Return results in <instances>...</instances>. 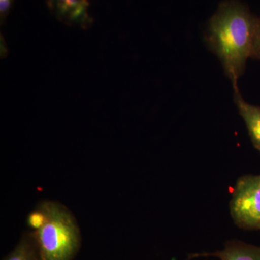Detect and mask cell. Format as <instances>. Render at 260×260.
<instances>
[{"label": "cell", "mask_w": 260, "mask_h": 260, "mask_svg": "<svg viewBox=\"0 0 260 260\" xmlns=\"http://www.w3.org/2000/svg\"><path fill=\"white\" fill-rule=\"evenodd\" d=\"M234 223L246 230H260V174L241 177L230 203Z\"/></svg>", "instance_id": "3"}, {"label": "cell", "mask_w": 260, "mask_h": 260, "mask_svg": "<svg viewBox=\"0 0 260 260\" xmlns=\"http://www.w3.org/2000/svg\"><path fill=\"white\" fill-rule=\"evenodd\" d=\"M47 3L51 14L66 25L83 29H88L93 25V18L88 13V2L61 0Z\"/></svg>", "instance_id": "4"}, {"label": "cell", "mask_w": 260, "mask_h": 260, "mask_svg": "<svg viewBox=\"0 0 260 260\" xmlns=\"http://www.w3.org/2000/svg\"><path fill=\"white\" fill-rule=\"evenodd\" d=\"M8 54V49L7 48L6 43L5 42L4 37L1 34V58L6 57Z\"/></svg>", "instance_id": "10"}, {"label": "cell", "mask_w": 260, "mask_h": 260, "mask_svg": "<svg viewBox=\"0 0 260 260\" xmlns=\"http://www.w3.org/2000/svg\"><path fill=\"white\" fill-rule=\"evenodd\" d=\"M251 58L260 60V17L258 21L257 28H256Z\"/></svg>", "instance_id": "8"}, {"label": "cell", "mask_w": 260, "mask_h": 260, "mask_svg": "<svg viewBox=\"0 0 260 260\" xmlns=\"http://www.w3.org/2000/svg\"><path fill=\"white\" fill-rule=\"evenodd\" d=\"M13 1L10 0H1L0 1V17H1V24L3 25L6 20L7 17L10 14Z\"/></svg>", "instance_id": "9"}, {"label": "cell", "mask_w": 260, "mask_h": 260, "mask_svg": "<svg viewBox=\"0 0 260 260\" xmlns=\"http://www.w3.org/2000/svg\"><path fill=\"white\" fill-rule=\"evenodd\" d=\"M3 260H42L34 232H24L14 249Z\"/></svg>", "instance_id": "7"}, {"label": "cell", "mask_w": 260, "mask_h": 260, "mask_svg": "<svg viewBox=\"0 0 260 260\" xmlns=\"http://www.w3.org/2000/svg\"><path fill=\"white\" fill-rule=\"evenodd\" d=\"M200 256H216L220 260H260V246L249 245L239 241H231L222 251Z\"/></svg>", "instance_id": "6"}, {"label": "cell", "mask_w": 260, "mask_h": 260, "mask_svg": "<svg viewBox=\"0 0 260 260\" xmlns=\"http://www.w3.org/2000/svg\"><path fill=\"white\" fill-rule=\"evenodd\" d=\"M258 21L248 5L239 1L222 2L208 21L205 40L234 89L251 57Z\"/></svg>", "instance_id": "1"}, {"label": "cell", "mask_w": 260, "mask_h": 260, "mask_svg": "<svg viewBox=\"0 0 260 260\" xmlns=\"http://www.w3.org/2000/svg\"><path fill=\"white\" fill-rule=\"evenodd\" d=\"M234 102L239 114L245 122L251 143L260 152V107L246 102L239 91V87L234 89Z\"/></svg>", "instance_id": "5"}, {"label": "cell", "mask_w": 260, "mask_h": 260, "mask_svg": "<svg viewBox=\"0 0 260 260\" xmlns=\"http://www.w3.org/2000/svg\"><path fill=\"white\" fill-rule=\"evenodd\" d=\"M42 203L46 220L34 232L42 260H73L82 242L76 218L69 208L59 202L44 200Z\"/></svg>", "instance_id": "2"}]
</instances>
